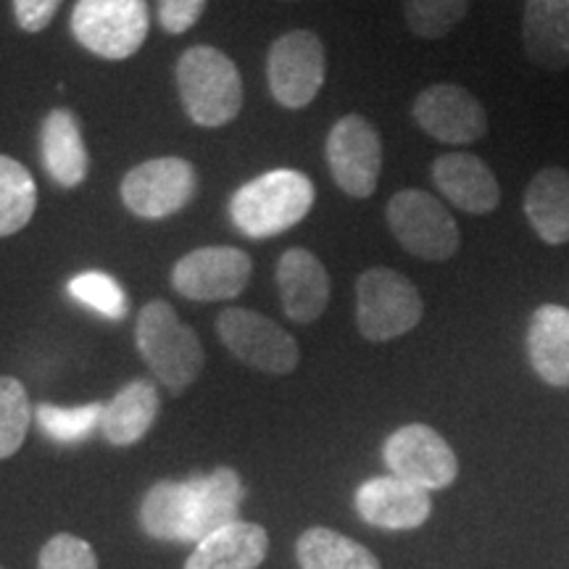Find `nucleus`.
<instances>
[{
	"mask_svg": "<svg viewBox=\"0 0 569 569\" xmlns=\"http://www.w3.org/2000/svg\"><path fill=\"white\" fill-rule=\"evenodd\" d=\"M522 46L536 67L569 69V0H528L522 13Z\"/></svg>",
	"mask_w": 569,
	"mask_h": 569,
	"instance_id": "19",
	"label": "nucleus"
},
{
	"mask_svg": "<svg viewBox=\"0 0 569 569\" xmlns=\"http://www.w3.org/2000/svg\"><path fill=\"white\" fill-rule=\"evenodd\" d=\"M277 290L282 311L298 325H311L330 303V274L306 248H290L277 261Z\"/></svg>",
	"mask_w": 569,
	"mask_h": 569,
	"instance_id": "15",
	"label": "nucleus"
},
{
	"mask_svg": "<svg viewBox=\"0 0 569 569\" xmlns=\"http://www.w3.org/2000/svg\"><path fill=\"white\" fill-rule=\"evenodd\" d=\"M217 336L243 365L267 375H290L301 361L296 338L272 319L251 309H224Z\"/></svg>",
	"mask_w": 569,
	"mask_h": 569,
	"instance_id": "7",
	"label": "nucleus"
},
{
	"mask_svg": "<svg viewBox=\"0 0 569 569\" xmlns=\"http://www.w3.org/2000/svg\"><path fill=\"white\" fill-rule=\"evenodd\" d=\"M69 296L96 315L111 319V322H122L130 311V298H127L122 282L117 277L98 272V269L71 277Z\"/></svg>",
	"mask_w": 569,
	"mask_h": 569,
	"instance_id": "28",
	"label": "nucleus"
},
{
	"mask_svg": "<svg viewBox=\"0 0 569 569\" xmlns=\"http://www.w3.org/2000/svg\"><path fill=\"white\" fill-rule=\"evenodd\" d=\"M140 525L148 536L169 543H190L188 480H163L148 490L140 503Z\"/></svg>",
	"mask_w": 569,
	"mask_h": 569,
	"instance_id": "24",
	"label": "nucleus"
},
{
	"mask_svg": "<svg viewBox=\"0 0 569 569\" xmlns=\"http://www.w3.org/2000/svg\"><path fill=\"white\" fill-rule=\"evenodd\" d=\"M469 0H403V17L411 34L422 40L446 38L467 17Z\"/></svg>",
	"mask_w": 569,
	"mask_h": 569,
	"instance_id": "30",
	"label": "nucleus"
},
{
	"mask_svg": "<svg viewBox=\"0 0 569 569\" xmlns=\"http://www.w3.org/2000/svg\"><path fill=\"white\" fill-rule=\"evenodd\" d=\"M386 219L401 248L425 261H448L459 251L457 219L425 190H401L388 201Z\"/></svg>",
	"mask_w": 569,
	"mask_h": 569,
	"instance_id": "6",
	"label": "nucleus"
},
{
	"mask_svg": "<svg viewBox=\"0 0 569 569\" xmlns=\"http://www.w3.org/2000/svg\"><path fill=\"white\" fill-rule=\"evenodd\" d=\"M382 459L396 478L425 490H443L457 480L459 459L438 430L427 425H407L382 446Z\"/></svg>",
	"mask_w": 569,
	"mask_h": 569,
	"instance_id": "11",
	"label": "nucleus"
},
{
	"mask_svg": "<svg viewBox=\"0 0 569 569\" xmlns=\"http://www.w3.org/2000/svg\"><path fill=\"white\" fill-rule=\"evenodd\" d=\"M63 0H11L13 19L24 32H42L59 13Z\"/></svg>",
	"mask_w": 569,
	"mask_h": 569,
	"instance_id": "33",
	"label": "nucleus"
},
{
	"mask_svg": "<svg viewBox=\"0 0 569 569\" xmlns=\"http://www.w3.org/2000/svg\"><path fill=\"white\" fill-rule=\"evenodd\" d=\"M525 217L546 246L569 243V169L543 167L525 190Z\"/></svg>",
	"mask_w": 569,
	"mask_h": 569,
	"instance_id": "22",
	"label": "nucleus"
},
{
	"mask_svg": "<svg viewBox=\"0 0 569 569\" xmlns=\"http://www.w3.org/2000/svg\"><path fill=\"white\" fill-rule=\"evenodd\" d=\"M159 388L151 380H132L103 403L101 432L111 446H132L146 438L159 417Z\"/></svg>",
	"mask_w": 569,
	"mask_h": 569,
	"instance_id": "23",
	"label": "nucleus"
},
{
	"mask_svg": "<svg viewBox=\"0 0 569 569\" xmlns=\"http://www.w3.org/2000/svg\"><path fill=\"white\" fill-rule=\"evenodd\" d=\"M134 346L156 380L172 393L193 386L203 369L201 340L167 301L142 306L134 327Z\"/></svg>",
	"mask_w": 569,
	"mask_h": 569,
	"instance_id": "3",
	"label": "nucleus"
},
{
	"mask_svg": "<svg viewBox=\"0 0 569 569\" xmlns=\"http://www.w3.org/2000/svg\"><path fill=\"white\" fill-rule=\"evenodd\" d=\"M353 507L367 525L380 530H415L422 528L432 511L430 490L415 482L386 475L372 478L356 488Z\"/></svg>",
	"mask_w": 569,
	"mask_h": 569,
	"instance_id": "14",
	"label": "nucleus"
},
{
	"mask_svg": "<svg viewBox=\"0 0 569 569\" xmlns=\"http://www.w3.org/2000/svg\"><path fill=\"white\" fill-rule=\"evenodd\" d=\"M38 209V184L30 169L13 161L11 156H0V238L24 230Z\"/></svg>",
	"mask_w": 569,
	"mask_h": 569,
	"instance_id": "26",
	"label": "nucleus"
},
{
	"mask_svg": "<svg viewBox=\"0 0 569 569\" xmlns=\"http://www.w3.org/2000/svg\"><path fill=\"white\" fill-rule=\"evenodd\" d=\"M327 163L346 196L369 198L382 172V140L369 119L348 113L327 134Z\"/></svg>",
	"mask_w": 569,
	"mask_h": 569,
	"instance_id": "10",
	"label": "nucleus"
},
{
	"mask_svg": "<svg viewBox=\"0 0 569 569\" xmlns=\"http://www.w3.org/2000/svg\"><path fill=\"white\" fill-rule=\"evenodd\" d=\"M422 296L401 272L372 267L356 282V327L372 343L407 336L422 322Z\"/></svg>",
	"mask_w": 569,
	"mask_h": 569,
	"instance_id": "4",
	"label": "nucleus"
},
{
	"mask_svg": "<svg viewBox=\"0 0 569 569\" xmlns=\"http://www.w3.org/2000/svg\"><path fill=\"white\" fill-rule=\"evenodd\" d=\"M432 182L448 203L467 213H490L501 203L493 169L475 153H443L432 161Z\"/></svg>",
	"mask_w": 569,
	"mask_h": 569,
	"instance_id": "16",
	"label": "nucleus"
},
{
	"mask_svg": "<svg viewBox=\"0 0 569 569\" xmlns=\"http://www.w3.org/2000/svg\"><path fill=\"white\" fill-rule=\"evenodd\" d=\"M296 553L301 569H380L367 546L327 528L306 530L298 538Z\"/></svg>",
	"mask_w": 569,
	"mask_h": 569,
	"instance_id": "25",
	"label": "nucleus"
},
{
	"mask_svg": "<svg viewBox=\"0 0 569 569\" xmlns=\"http://www.w3.org/2000/svg\"><path fill=\"white\" fill-rule=\"evenodd\" d=\"M251 256L230 246H206L182 256L172 269L174 290L190 301H230L251 280Z\"/></svg>",
	"mask_w": 569,
	"mask_h": 569,
	"instance_id": "12",
	"label": "nucleus"
},
{
	"mask_svg": "<svg viewBox=\"0 0 569 569\" xmlns=\"http://www.w3.org/2000/svg\"><path fill=\"white\" fill-rule=\"evenodd\" d=\"M40 430L56 443L74 446L88 440L92 432L101 427L103 403H84V407H53V403H40L34 409Z\"/></svg>",
	"mask_w": 569,
	"mask_h": 569,
	"instance_id": "27",
	"label": "nucleus"
},
{
	"mask_svg": "<svg viewBox=\"0 0 569 569\" xmlns=\"http://www.w3.org/2000/svg\"><path fill=\"white\" fill-rule=\"evenodd\" d=\"M269 90L284 109H306L322 90L327 56L322 40L309 30H293L277 38L267 59Z\"/></svg>",
	"mask_w": 569,
	"mask_h": 569,
	"instance_id": "8",
	"label": "nucleus"
},
{
	"mask_svg": "<svg viewBox=\"0 0 569 569\" xmlns=\"http://www.w3.org/2000/svg\"><path fill=\"white\" fill-rule=\"evenodd\" d=\"M198 177L193 163L163 156L142 161L122 180V201L140 219H167L193 201Z\"/></svg>",
	"mask_w": 569,
	"mask_h": 569,
	"instance_id": "9",
	"label": "nucleus"
},
{
	"mask_svg": "<svg viewBox=\"0 0 569 569\" xmlns=\"http://www.w3.org/2000/svg\"><path fill=\"white\" fill-rule=\"evenodd\" d=\"M40 569H98V559L88 540L61 532L42 546Z\"/></svg>",
	"mask_w": 569,
	"mask_h": 569,
	"instance_id": "31",
	"label": "nucleus"
},
{
	"mask_svg": "<svg viewBox=\"0 0 569 569\" xmlns=\"http://www.w3.org/2000/svg\"><path fill=\"white\" fill-rule=\"evenodd\" d=\"M32 422L30 396L17 377H0V459H9L24 443Z\"/></svg>",
	"mask_w": 569,
	"mask_h": 569,
	"instance_id": "29",
	"label": "nucleus"
},
{
	"mask_svg": "<svg viewBox=\"0 0 569 569\" xmlns=\"http://www.w3.org/2000/svg\"><path fill=\"white\" fill-rule=\"evenodd\" d=\"M190 488V543H201L206 536L238 522L246 486L230 467H219L209 475H196Z\"/></svg>",
	"mask_w": 569,
	"mask_h": 569,
	"instance_id": "17",
	"label": "nucleus"
},
{
	"mask_svg": "<svg viewBox=\"0 0 569 569\" xmlns=\"http://www.w3.org/2000/svg\"><path fill=\"white\" fill-rule=\"evenodd\" d=\"M177 90L198 127H224L243 109V80L230 56L211 46L188 48L177 61Z\"/></svg>",
	"mask_w": 569,
	"mask_h": 569,
	"instance_id": "2",
	"label": "nucleus"
},
{
	"mask_svg": "<svg viewBox=\"0 0 569 569\" xmlns=\"http://www.w3.org/2000/svg\"><path fill=\"white\" fill-rule=\"evenodd\" d=\"M267 551V530L256 522L238 519L196 543L184 569H259Z\"/></svg>",
	"mask_w": 569,
	"mask_h": 569,
	"instance_id": "21",
	"label": "nucleus"
},
{
	"mask_svg": "<svg viewBox=\"0 0 569 569\" xmlns=\"http://www.w3.org/2000/svg\"><path fill=\"white\" fill-rule=\"evenodd\" d=\"M209 0H159V24L169 34H184L193 30L203 17Z\"/></svg>",
	"mask_w": 569,
	"mask_h": 569,
	"instance_id": "32",
	"label": "nucleus"
},
{
	"mask_svg": "<svg viewBox=\"0 0 569 569\" xmlns=\"http://www.w3.org/2000/svg\"><path fill=\"white\" fill-rule=\"evenodd\" d=\"M42 167L61 188H80L88 180L90 156L84 148L80 119L69 109H53L40 130Z\"/></svg>",
	"mask_w": 569,
	"mask_h": 569,
	"instance_id": "18",
	"label": "nucleus"
},
{
	"mask_svg": "<svg viewBox=\"0 0 569 569\" xmlns=\"http://www.w3.org/2000/svg\"><path fill=\"white\" fill-rule=\"evenodd\" d=\"M528 356L536 375L551 388H569V309L543 303L528 325Z\"/></svg>",
	"mask_w": 569,
	"mask_h": 569,
	"instance_id": "20",
	"label": "nucleus"
},
{
	"mask_svg": "<svg viewBox=\"0 0 569 569\" xmlns=\"http://www.w3.org/2000/svg\"><path fill=\"white\" fill-rule=\"evenodd\" d=\"M315 206V182L298 169H272L234 190L230 217L253 240L293 230Z\"/></svg>",
	"mask_w": 569,
	"mask_h": 569,
	"instance_id": "1",
	"label": "nucleus"
},
{
	"mask_svg": "<svg viewBox=\"0 0 569 569\" xmlns=\"http://www.w3.org/2000/svg\"><path fill=\"white\" fill-rule=\"evenodd\" d=\"M151 30L146 0H77L71 32L84 51L124 61L142 48Z\"/></svg>",
	"mask_w": 569,
	"mask_h": 569,
	"instance_id": "5",
	"label": "nucleus"
},
{
	"mask_svg": "<svg viewBox=\"0 0 569 569\" xmlns=\"http://www.w3.org/2000/svg\"><path fill=\"white\" fill-rule=\"evenodd\" d=\"M411 113L432 140L448 142V146H472L488 132L486 109L461 84H430L417 96Z\"/></svg>",
	"mask_w": 569,
	"mask_h": 569,
	"instance_id": "13",
	"label": "nucleus"
}]
</instances>
